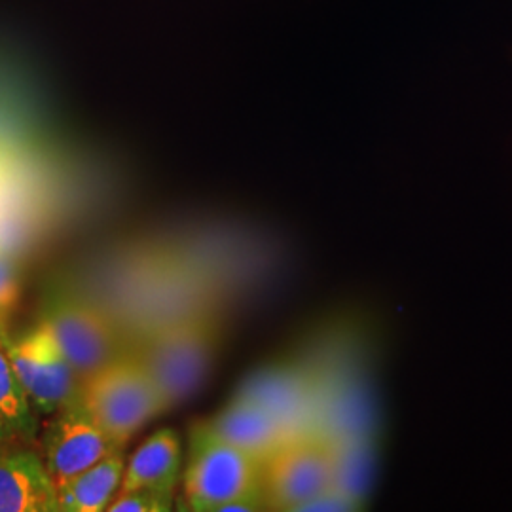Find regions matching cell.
<instances>
[{
  "mask_svg": "<svg viewBox=\"0 0 512 512\" xmlns=\"http://www.w3.org/2000/svg\"><path fill=\"white\" fill-rule=\"evenodd\" d=\"M217 348V323L207 317H188L156 327L131 355L145 368L171 410L202 387Z\"/></svg>",
  "mask_w": 512,
  "mask_h": 512,
  "instance_id": "obj_1",
  "label": "cell"
},
{
  "mask_svg": "<svg viewBox=\"0 0 512 512\" xmlns=\"http://www.w3.org/2000/svg\"><path fill=\"white\" fill-rule=\"evenodd\" d=\"M78 401L118 448L148 421L167 412L139 361L126 353L80 384Z\"/></svg>",
  "mask_w": 512,
  "mask_h": 512,
  "instance_id": "obj_2",
  "label": "cell"
},
{
  "mask_svg": "<svg viewBox=\"0 0 512 512\" xmlns=\"http://www.w3.org/2000/svg\"><path fill=\"white\" fill-rule=\"evenodd\" d=\"M173 495L160 494L154 490H131L120 492L110 501L107 511L110 512H167L173 507Z\"/></svg>",
  "mask_w": 512,
  "mask_h": 512,
  "instance_id": "obj_13",
  "label": "cell"
},
{
  "mask_svg": "<svg viewBox=\"0 0 512 512\" xmlns=\"http://www.w3.org/2000/svg\"><path fill=\"white\" fill-rule=\"evenodd\" d=\"M336 488V442L310 431L285 440L262 463V499L270 511H298Z\"/></svg>",
  "mask_w": 512,
  "mask_h": 512,
  "instance_id": "obj_3",
  "label": "cell"
},
{
  "mask_svg": "<svg viewBox=\"0 0 512 512\" xmlns=\"http://www.w3.org/2000/svg\"><path fill=\"white\" fill-rule=\"evenodd\" d=\"M6 435H8V431H6V427H4V423L0 420V442L6 439Z\"/></svg>",
  "mask_w": 512,
  "mask_h": 512,
  "instance_id": "obj_15",
  "label": "cell"
},
{
  "mask_svg": "<svg viewBox=\"0 0 512 512\" xmlns=\"http://www.w3.org/2000/svg\"><path fill=\"white\" fill-rule=\"evenodd\" d=\"M42 323L52 332L80 384L126 355L109 319L80 300L55 302Z\"/></svg>",
  "mask_w": 512,
  "mask_h": 512,
  "instance_id": "obj_5",
  "label": "cell"
},
{
  "mask_svg": "<svg viewBox=\"0 0 512 512\" xmlns=\"http://www.w3.org/2000/svg\"><path fill=\"white\" fill-rule=\"evenodd\" d=\"M0 420L8 433L29 437L35 431L31 401L4 348H0Z\"/></svg>",
  "mask_w": 512,
  "mask_h": 512,
  "instance_id": "obj_12",
  "label": "cell"
},
{
  "mask_svg": "<svg viewBox=\"0 0 512 512\" xmlns=\"http://www.w3.org/2000/svg\"><path fill=\"white\" fill-rule=\"evenodd\" d=\"M126 471L124 454L116 450L84 473L55 486V507L63 512L107 511Z\"/></svg>",
  "mask_w": 512,
  "mask_h": 512,
  "instance_id": "obj_11",
  "label": "cell"
},
{
  "mask_svg": "<svg viewBox=\"0 0 512 512\" xmlns=\"http://www.w3.org/2000/svg\"><path fill=\"white\" fill-rule=\"evenodd\" d=\"M200 427L262 463L285 440L296 435L272 410L241 393L213 420L205 421Z\"/></svg>",
  "mask_w": 512,
  "mask_h": 512,
  "instance_id": "obj_8",
  "label": "cell"
},
{
  "mask_svg": "<svg viewBox=\"0 0 512 512\" xmlns=\"http://www.w3.org/2000/svg\"><path fill=\"white\" fill-rule=\"evenodd\" d=\"M55 488L44 461L29 450H0V512H50Z\"/></svg>",
  "mask_w": 512,
  "mask_h": 512,
  "instance_id": "obj_9",
  "label": "cell"
},
{
  "mask_svg": "<svg viewBox=\"0 0 512 512\" xmlns=\"http://www.w3.org/2000/svg\"><path fill=\"white\" fill-rule=\"evenodd\" d=\"M116 450L122 448L105 435L78 397L55 412V420L44 435V465L54 488Z\"/></svg>",
  "mask_w": 512,
  "mask_h": 512,
  "instance_id": "obj_7",
  "label": "cell"
},
{
  "mask_svg": "<svg viewBox=\"0 0 512 512\" xmlns=\"http://www.w3.org/2000/svg\"><path fill=\"white\" fill-rule=\"evenodd\" d=\"M18 296L19 285L16 268L6 256H0V334L4 332L6 321L10 319L12 311L16 310Z\"/></svg>",
  "mask_w": 512,
  "mask_h": 512,
  "instance_id": "obj_14",
  "label": "cell"
},
{
  "mask_svg": "<svg viewBox=\"0 0 512 512\" xmlns=\"http://www.w3.org/2000/svg\"><path fill=\"white\" fill-rule=\"evenodd\" d=\"M255 494H262V461L196 427L183 478L186 509L220 512L230 501Z\"/></svg>",
  "mask_w": 512,
  "mask_h": 512,
  "instance_id": "obj_4",
  "label": "cell"
},
{
  "mask_svg": "<svg viewBox=\"0 0 512 512\" xmlns=\"http://www.w3.org/2000/svg\"><path fill=\"white\" fill-rule=\"evenodd\" d=\"M4 349L29 401L42 414H55L78 397L80 380L44 323Z\"/></svg>",
  "mask_w": 512,
  "mask_h": 512,
  "instance_id": "obj_6",
  "label": "cell"
},
{
  "mask_svg": "<svg viewBox=\"0 0 512 512\" xmlns=\"http://www.w3.org/2000/svg\"><path fill=\"white\" fill-rule=\"evenodd\" d=\"M181 440L175 431L162 429L139 446L129 459L122 476L120 492L131 490H154L160 494L173 495L181 471Z\"/></svg>",
  "mask_w": 512,
  "mask_h": 512,
  "instance_id": "obj_10",
  "label": "cell"
}]
</instances>
